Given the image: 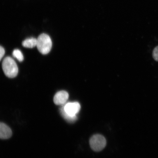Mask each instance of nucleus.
<instances>
[{"mask_svg":"<svg viewBox=\"0 0 158 158\" xmlns=\"http://www.w3.org/2000/svg\"><path fill=\"white\" fill-rule=\"evenodd\" d=\"M153 58L156 61H158V46L155 47L153 52Z\"/></svg>","mask_w":158,"mask_h":158,"instance_id":"1a4fd4ad","label":"nucleus"},{"mask_svg":"<svg viewBox=\"0 0 158 158\" xmlns=\"http://www.w3.org/2000/svg\"><path fill=\"white\" fill-rule=\"evenodd\" d=\"M81 109L78 102H69L61 108L60 111L63 117L69 122H74L76 120V114Z\"/></svg>","mask_w":158,"mask_h":158,"instance_id":"f257e3e1","label":"nucleus"},{"mask_svg":"<svg viewBox=\"0 0 158 158\" xmlns=\"http://www.w3.org/2000/svg\"><path fill=\"white\" fill-rule=\"evenodd\" d=\"M12 134L10 128L6 124L0 122V139H9L11 137Z\"/></svg>","mask_w":158,"mask_h":158,"instance_id":"423d86ee","label":"nucleus"},{"mask_svg":"<svg viewBox=\"0 0 158 158\" xmlns=\"http://www.w3.org/2000/svg\"><path fill=\"white\" fill-rule=\"evenodd\" d=\"M36 47L41 54H48L52 47V42L50 37L45 33L40 35L37 39Z\"/></svg>","mask_w":158,"mask_h":158,"instance_id":"7ed1b4c3","label":"nucleus"},{"mask_svg":"<svg viewBox=\"0 0 158 158\" xmlns=\"http://www.w3.org/2000/svg\"><path fill=\"white\" fill-rule=\"evenodd\" d=\"M13 55L20 62H22L24 59L22 53L19 49H15L13 51Z\"/></svg>","mask_w":158,"mask_h":158,"instance_id":"6e6552de","label":"nucleus"},{"mask_svg":"<svg viewBox=\"0 0 158 158\" xmlns=\"http://www.w3.org/2000/svg\"><path fill=\"white\" fill-rule=\"evenodd\" d=\"M5 54V50L0 45V61L1 60L2 58Z\"/></svg>","mask_w":158,"mask_h":158,"instance_id":"9d476101","label":"nucleus"},{"mask_svg":"<svg viewBox=\"0 0 158 158\" xmlns=\"http://www.w3.org/2000/svg\"><path fill=\"white\" fill-rule=\"evenodd\" d=\"M37 39L31 37L23 41L22 43L23 47L27 48H33L36 46Z\"/></svg>","mask_w":158,"mask_h":158,"instance_id":"0eeeda50","label":"nucleus"},{"mask_svg":"<svg viewBox=\"0 0 158 158\" xmlns=\"http://www.w3.org/2000/svg\"><path fill=\"white\" fill-rule=\"evenodd\" d=\"M69 95L68 92L62 90L57 92L54 98V103L57 105L64 104L68 99Z\"/></svg>","mask_w":158,"mask_h":158,"instance_id":"39448f33","label":"nucleus"},{"mask_svg":"<svg viewBox=\"0 0 158 158\" xmlns=\"http://www.w3.org/2000/svg\"><path fill=\"white\" fill-rule=\"evenodd\" d=\"M106 140L104 136L96 134L90 138L89 141L91 148L96 152L102 151L106 147Z\"/></svg>","mask_w":158,"mask_h":158,"instance_id":"20e7f679","label":"nucleus"},{"mask_svg":"<svg viewBox=\"0 0 158 158\" xmlns=\"http://www.w3.org/2000/svg\"><path fill=\"white\" fill-rule=\"evenodd\" d=\"M2 67L6 76L10 78L16 77L19 72V69L16 63L10 57H6L3 60Z\"/></svg>","mask_w":158,"mask_h":158,"instance_id":"f03ea898","label":"nucleus"}]
</instances>
